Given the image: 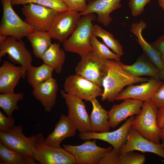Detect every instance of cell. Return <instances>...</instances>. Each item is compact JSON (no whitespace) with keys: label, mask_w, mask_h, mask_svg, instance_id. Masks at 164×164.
Returning <instances> with one entry per match:
<instances>
[{"label":"cell","mask_w":164,"mask_h":164,"mask_svg":"<svg viewBox=\"0 0 164 164\" xmlns=\"http://www.w3.org/2000/svg\"><path fill=\"white\" fill-rule=\"evenodd\" d=\"M81 16L79 12L70 9L58 12L47 31L52 39L63 43L75 30Z\"/></svg>","instance_id":"10"},{"label":"cell","mask_w":164,"mask_h":164,"mask_svg":"<svg viewBox=\"0 0 164 164\" xmlns=\"http://www.w3.org/2000/svg\"><path fill=\"white\" fill-rule=\"evenodd\" d=\"M90 102L92 105V110L90 116L91 131L102 132L109 131L111 127L108 111L102 107L96 98Z\"/></svg>","instance_id":"24"},{"label":"cell","mask_w":164,"mask_h":164,"mask_svg":"<svg viewBox=\"0 0 164 164\" xmlns=\"http://www.w3.org/2000/svg\"><path fill=\"white\" fill-rule=\"evenodd\" d=\"M143 102L140 100L127 98L120 104L113 105L108 111L110 127L115 128L128 117L139 114Z\"/></svg>","instance_id":"17"},{"label":"cell","mask_w":164,"mask_h":164,"mask_svg":"<svg viewBox=\"0 0 164 164\" xmlns=\"http://www.w3.org/2000/svg\"><path fill=\"white\" fill-rule=\"evenodd\" d=\"M157 121L160 129L164 128V108L158 109Z\"/></svg>","instance_id":"40"},{"label":"cell","mask_w":164,"mask_h":164,"mask_svg":"<svg viewBox=\"0 0 164 164\" xmlns=\"http://www.w3.org/2000/svg\"><path fill=\"white\" fill-rule=\"evenodd\" d=\"M162 82L159 77H152L141 84L128 86L116 97L115 100L132 98L144 102L151 100Z\"/></svg>","instance_id":"15"},{"label":"cell","mask_w":164,"mask_h":164,"mask_svg":"<svg viewBox=\"0 0 164 164\" xmlns=\"http://www.w3.org/2000/svg\"><path fill=\"white\" fill-rule=\"evenodd\" d=\"M159 6L164 10V0H158Z\"/></svg>","instance_id":"41"},{"label":"cell","mask_w":164,"mask_h":164,"mask_svg":"<svg viewBox=\"0 0 164 164\" xmlns=\"http://www.w3.org/2000/svg\"><path fill=\"white\" fill-rule=\"evenodd\" d=\"M151 100L158 109L164 108V81L162 82Z\"/></svg>","instance_id":"37"},{"label":"cell","mask_w":164,"mask_h":164,"mask_svg":"<svg viewBox=\"0 0 164 164\" xmlns=\"http://www.w3.org/2000/svg\"><path fill=\"white\" fill-rule=\"evenodd\" d=\"M91 43L93 52L100 57L104 59L120 61L121 56L111 51L104 43L99 41L97 37L93 34L91 38Z\"/></svg>","instance_id":"32"},{"label":"cell","mask_w":164,"mask_h":164,"mask_svg":"<svg viewBox=\"0 0 164 164\" xmlns=\"http://www.w3.org/2000/svg\"><path fill=\"white\" fill-rule=\"evenodd\" d=\"M92 33L101 39L104 43L114 53L121 56L123 55L124 53L121 45L111 33L95 24L93 26Z\"/></svg>","instance_id":"29"},{"label":"cell","mask_w":164,"mask_h":164,"mask_svg":"<svg viewBox=\"0 0 164 164\" xmlns=\"http://www.w3.org/2000/svg\"><path fill=\"white\" fill-rule=\"evenodd\" d=\"M162 146L163 147V148L164 149V140L161 143Z\"/></svg>","instance_id":"44"},{"label":"cell","mask_w":164,"mask_h":164,"mask_svg":"<svg viewBox=\"0 0 164 164\" xmlns=\"http://www.w3.org/2000/svg\"><path fill=\"white\" fill-rule=\"evenodd\" d=\"M42 133L39 134L38 141L33 153L35 160L40 164H77L75 157L64 148L56 147L45 142Z\"/></svg>","instance_id":"6"},{"label":"cell","mask_w":164,"mask_h":164,"mask_svg":"<svg viewBox=\"0 0 164 164\" xmlns=\"http://www.w3.org/2000/svg\"><path fill=\"white\" fill-rule=\"evenodd\" d=\"M86 0H63L69 9L78 12H82L86 9Z\"/></svg>","instance_id":"36"},{"label":"cell","mask_w":164,"mask_h":164,"mask_svg":"<svg viewBox=\"0 0 164 164\" xmlns=\"http://www.w3.org/2000/svg\"><path fill=\"white\" fill-rule=\"evenodd\" d=\"M146 27V23L142 20L133 23L130 31L136 37V39L142 48L145 55L160 72V76L164 72V65L160 52L151 44L148 43L143 37L142 30Z\"/></svg>","instance_id":"19"},{"label":"cell","mask_w":164,"mask_h":164,"mask_svg":"<svg viewBox=\"0 0 164 164\" xmlns=\"http://www.w3.org/2000/svg\"><path fill=\"white\" fill-rule=\"evenodd\" d=\"M33 89V97L41 102L45 111L50 112L56 99L58 85L56 80L52 77Z\"/></svg>","instance_id":"22"},{"label":"cell","mask_w":164,"mask_h":164,"mask_svg":"<svg viewBox=\"0 0 164 164\" xmlns=\"http://www.w3.org/2000/svg\"><path fill=\"white\" fill-rule=\"evenodd\" d=\"M160 79L161 80H164V72L163 74L160 76Z\"/></svg>","instance_id":"43"},{"label":"cell","mask_w":164,"mask_h":164,"mask_svg":"<svg viewBox=\"0 0 164 164\" xmlns=\"http://www.w3.org/2000/svg\"><path fill=\"white\" fill-rule=\"evenodd\" d=\"M158 110L151 100L144 101L141 112L135 117L132 127L145 138L160 144L161 129L157 121Z\"/></svg>","instance_id":"3"},{"label":"cell","mask_w":164,"mask_h":164,"mask_svg":"<svg viewBox=\"0 0 164 164\" xmlns=\"http://www.w3.org/2000/svg\"><path fill=\"white\" fill-rule=\"evenodd\" d=\"M96 142V139L88 140L80 145L63 144V147L74 155L77 164H100L103 158L113 148L111 146L101 147Z\"/></svg>","instance_id":"9"},{"label":"cell","mask_w":164,"mask_h":164,"mask_svg":"<svg viewBox=\"0 0 164 164\" xmlns=\"http://www.w3.org/2000/svg\"><path fill=\"white\" fill-rule=\"evenodd\" d=\"M24 21L35 30L48 31L58 12L51 8L32 3L21 8Z\"/></svg>","instance_id":"11"},{"label":"cell","mask_w":164,"mask_h":164,"mask_svg":"<svg viewBox=\"0 0 164 164\" xmlns=\"http://www.w3.org/2000/svg\"><path fill=\"white\" fill-rule=\"evenodd\" d=\"M77 130L68 116L62 114L53 131L45 138V142L49 145L60 147V144L65 139L76 135Z\"/></svg>","instance_id":"21"},{"label":"cell","mask_w":164,"mask_h":164,"mask_svg":"<svg viewBox=\"0 0 164 164\" xmlns=\"http://www.w3.org/2000/svg\"><path fill=\"white\" fill-rule=\"evenodd\" d=\"M151 44L161 53L164 67V35L160 36Z\"/></svg>","instance_id":"39"},{"label":"cell","mask_w":164,"mask_h":164,"mask_svg":"<svg viewBox=\"0 0 164 164\" xmlns=\"http://www.w3.org/2000/svg\"><path fill=\"white\" fill-rule=\"evenodd\" d=\"M121 0H87L86 9L80 12L81 15L96 13L97 22L105 27L108 26L112 19L110 14L122 6Z\"/></svg>","instance_id":"18"},{"label":"cell","mask_w":164,"mask_h":164,"mask_svg":"<svg viewBox=\"0 0 164 164\" xmlns=\"http://www.w3.org/2000/svg\"><path fill=\"white\" fill-rule=\"evenodd\" d=\"M23 130L22 126L19 125L7 132H0V142L25 156L33 157L39 134L27 137Z\"/></svg>","instance_id":"8"},{"label":"cell","mask_w":164,"mask_h":164,"mask_svg":"<svg viewBox=\"0 0 164 164\" xmlns=\"http://www.w3.org/2000/svg\"><path fill=\"white\" fill-rule=\"evenodd\" d=\"M12 5L32 3L53 9L58 12L69 10L63 0H10Z\"/></svg>","instance_id":"31"},{"label":"cell","mask_w":164,"mask_h":164,"mask_svg":"<svg viewBox=\"0 0 164 164\" xmlns=\"http://www.w3.org/2000/svg\"><path fill=\"white\" fill-rule=\"evenodd\" d=\"M68 109V116L80 133L91 131L90 117L83 100L72 94L60 91Z\"/></svg>","instance_id":"13"},{"label":"cell","mask_w":164,"mask_h":164,"mask_svg":"<svg viewBox=\"0 0 164 164\" xmlns=\"http://www.w3.org/2000/svg\"><path fill=\"white\" fill-rule=\"evenodd\" d=\"M63 88L66 92L90 102L101 96L103 91L101 87L77 74L70 75L66 78Z\"/></svg>","instance_id":"12"},{"label":"cell","mask_w":164,"mask_h":164,"mask_svg":"<svg viewBox=\"0 0 164 164\" xmlns=\"http://www.w3.org/2000/svg\"><path fill=\"white\" fill-rule=\"evenodd\" d=\"M151 0H129L128 5L133 17L138 16L144 11L145 5Z\"/></svg>","instance_id":"34"},{"label":"cell","mask_w":164,"mask_h":164,"mask_svg":"<svg viewBox=\"0 0 164 164\" xmlns=\"http://www.w3.org/2000/svg\"><path fill=\"white\" fill-rule=\"evenodd\" d=\"M65 51L59 43H52L43 54L41 60L43 63L52 67L56 73L60 74L66 60Z\"/></svg>","instance_id":"25"},{"label":"cell","mask_w":164,"mask_h":164,"mask_svg":"<svg viewBox=\"0 0 164 164\" xmlns=\"http://www.w3.org/2000/svg\"><path fill=\"white\" fill-rule=\"evenodd\" d=\"M53 70L52 67L44 63L37 67L31 65L26 71L27 81L33 88L53 77Z\"/></svg>","instance_id":"27"},{"label":"cell","mask_w":164,"mask_h":164,"mask_svg":"<svg viewBox=\"0 0 164 164\" xmlns=\"http://www.w3.org/2000/svg\"><path fill=\"white\" fill-rule=\"evenodd\" d=\"M6 54L11 60L22 67V79H25L28 69L32 65V57L24 41L12 36H0V61Z\"/></svg>","instance_id":"5"},{"label":"cell","mask_w":164,"mask_h":164,"mask_svg":"<svg viewBox=\"0 0 164 164\" xmlns=\"http://www.w3.org/2000/svg\"><path fill=\"white\" fill-rule=\"evenodd\" d=\"M23 75L21 66H17L5 60L0 67V93H14L15 88Z\"/></svg>","instance_id":"20"},{"label":"cell","mask_w":164,"mask_h":164,"mask_svg":"<svg viewBox=\"0 0 164 164\" xmlns=\"http://www.w3.org/2000/svg\"><path fill=\"white\" fill-rule=\"evenodd\" d=\"M160 138L161 140H164V128L161 129Z\"/></svg>","instance_id":"42"},{"label":"cell","mask_w":164,"mask_h":164,"mask_svg":"<svg viewBox=\"0 0 164 164\" xmlns=\"http://www.w3.org/2000/svg\"><path fill=\"white\" fill-rule=\"evenodd\" d=\"M97 18L93 13L82 16L75 30L63 43L65 51L77 53L80 56L93 51L91 38L93 22Z\"/></svg>","instance_id":"2"},{"label":"cell","mask_w":164,"mask_h":164,"mask_svg":"<svg viewBox=\"0 0 164 164\" xmlns=\"http://www.w3.org/2000/svg\"><path fill=\"white\" fill-rule=\"evenodd\" d=\"M146 157L142 154L130 151L120 153L118 164H143Z\"/></svg>","instance_id":"33"},{"label":"cell","mask_w":164,"mask_h":164,"mask_svg":"<svg viewBox=\"0 0 164 164\" xmlns=\"http://www.w3.org/2000/svg\"><path fill=\"white\" fill-rule=\"evenodd\" d=\"M33 157L25 156L0 142V164H36Z\"/></svg>","instance_id":"28"},{"label":"cell","mask_w":164,"mask_h":164,"mask_svg":"<svg viewBox=\"0 0 164 164\" xmlns=\"http://www.w3.org/2000/svg\"><path fill=\"white\" fill-rule=\"evenodd\" d=\"M80 57V60L75 68L76 74L102 87L103 80L108 71L106 59L93 51Z\"/></svg>","instance_id":"7"},{"label":"cell","mask_w":164,"mask_h":164,"mask_svg":"<svg viewBox=\"0 0 164 164\" xmlns=\"http://www.w3.org/2000/svg\"><path fill=\"white\" fill-rule=\"evenodd\" d=\"M26 37L31 44L34 56L41 60L43 54L52 44V38L48 32L35 30Z\"/></svg>","instance_id":"26"},{"label":"cell","mask_w":164,"mask_h":164,"mask_svg":"<svg viewBox=\"0 0 164 164\" xmlns=\"http://www.w3.org/2000/svg\"><path fill=\"white\" fill-rule=\"evenodd\" d=\"M3 13L0 24V36L21 39L35 29L22 20L15 12L10 0H1Z\"/></svg>","instance_id":"4"},{"label":"cell","mask_w":164,"mask_h":164,"mask_svg":"<svg viewBox=\"0 0 164 164\" xmlns=\"http://www.w3.org/2000/svg\"><path fill=\"white\" fill-rule=\"evenodd\" d=\"M134 118V116L129 117L124 124L115 131L102 132L90 131L80 133L79 138L84 140L97 139L104 141L111 144L113 148L119 151L127 141Z\"/></svg>","instance_id":"14"},{"label":"cell","mask_w":164,"mask_h":164,"mask_svg":"<svg viewBox=\"0 0 164 164\" xmlns=\"http://www.w3.org/2000/svg\"><path fill=\"white\" fill-rule=\"evenodd\" d=\"M24 97L22 93H0V107L8 116H12L14 111L19 110L17 103Z\"/></svg>","instance_id":"30"},{"label":"cell","mask_w":164,"mask_h":164,"mask_svg":"<svg viewBox=\"0 0 164 164\" xmlns=\"http://www.w3.org/2000/svg\"><path fill=\"white\" fill-rule=\"evenodd\" d=\"M134 151L153 153L164 159V149L161 143H156L145 138L131 127L127 141L119 152L123 153Z\"/></svg>","instance_id":"16"},{"label":"cell","mask_w":164,"mask_h":164,"mask_svg":"<svg viewBox=\"0 0 164 164\" xmlns=\"http://www.w3.org/2000/svg\"><path fill=\"white\" fill-rule=\"evenodd\" d=\"M108 66L106 75L102 83L103 91L101 100L113 102L124 88L127 86L149 81L148 78L133 76L124 70L121 67L120 61L106 59Z\"/></svg>","instance_id":"1"},{"label":"cell","mask_w":164,"mask_h":164,"mask_svg":"<svg viewBox=\"0 0 164 164\" xmlns=\"http://www.w3.org/2000/svg\"><path fill=\"white\" fill-rule=\"evenodd\" d=\"M145 55H142L133 64H125L120 62L121 67L130 74L137 77L142 76L160 78V72Z\"/></svg>","instance_id":"23"},{"label":"cell","mask_w":164,"mask_h":164,"mask_svg":"<svg viewBox=\"0 0 164 164\" xmlns=\"http://www.w3.org/2000/svg\"><path fill=\"white\" fill-rule=\"evenodd\" d=\"M120 153L119 151L113 148L103 158L100 164H118Z\"/></svg>","instance_id":"38"},{"label":"cell","mask_w":164,"mask_h":164,"mask_svg":"<svg viewBox=\"0 0 164 164\" xmlns=\"http://www.w3.org/2000/svg\"><path fill=\"white\" fill-rule=\"evenodd\" d=\"M15 125V120L12 116H5L0 111V132H6Z\"/></svg>","instance_id":"35"}]
</instances>
